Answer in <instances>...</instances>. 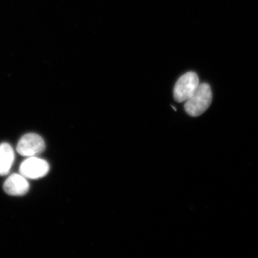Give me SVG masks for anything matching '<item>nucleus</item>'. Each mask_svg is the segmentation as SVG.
<instances>
[{"label": "nucleus", "mask_w": 258, "mask_h": 258, "mask_svg": "<svg viewBox=\"0 0 258 258\" xmlns=\"http://www.w3.org/2000/svg\"><path fill=\"white\" fill-rule=\"evenodd\" d=\"M200 85L198 75L188 72L183 75L176 81L174 88V98L176 102L183 103L192 96Z\"/></svg>", "instance_id": "2"}, {"label": "nucleus", "mask_w": 258, "mask_h": 258, "mask_svg": "<svg viewBox=\"0 0 258 258\" xmlns=\"http://www.w3.org/2000/svg\"><path fill=\"white\" fill-rule=\"evenodd\" d=\"M212 101V92L210 85L200 83L192 96L185 101V111L191 116H199L208 109Z\"/></svg>", "instance_id": "1"}, {"label": "nucleus", "mask_w": 258, "mask_h": 258, "mask_svg": "<svg viewBox=\"0 0 258 258\" xmlns=\"http://www.w3.org/2000/svg\"><path fill=\"white\" fill-rule=\"evenodd\" d=\"M45 144L43 139L36 134H28L19 141L17 151L24 157H35L45 150Z\"/></svg>", "instance_id": "3"}, {"label": "nucleus", "mask_w": 258, "mask_h": 258, "mask_svg": "<svg viewBox=\"0 0 258 258\" xmlns=\"http://www.w3.org/2000/svg\"><path fill=\"white\" fill-rule=\"evenodd\" d=\"M50 166L43 159L30 157L22 163L20 173L26 179H36L43 177L48 173Z\"/></svg>", "instance_id": "4"}, {"label": "nucleus", "mask_w": 258, "mask_h": 258, "mask_svg": "<svg viewBox=\"0 0 258 258\" xmlns=\"http://www.w3.org/2000/svg\"><path fill=\"white\" fill-rule=\"evenodd\" d=\"M15 160V153L9 144H0V176L10 172Z\"/></svg>", "instance_id": "6"}, {"label": "nucleus", "mask_w": 258, "mask_h": 258, "mask_svg": "<svg viewBox=\"0 0 258 258\" xmlns=\"http://www.w3.org/2000/svg\"><path fill=\"white\" fill-rule=\"evenodd\" d=\"M30 184L21 174H13L5 181L4 190L12 196H22L28 192Z\"/></svg>", "instance_id": "5"}]
</instances>
